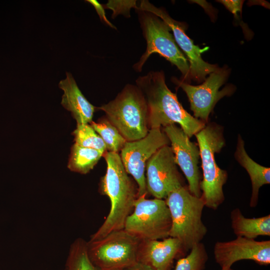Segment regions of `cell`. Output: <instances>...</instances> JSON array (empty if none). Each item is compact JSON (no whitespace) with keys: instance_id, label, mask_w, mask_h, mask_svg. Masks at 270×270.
I'll return each instance as SVG.
<instances>
[{"instance_id":"obj_21","label":"cell","mask_w":270,"mask_h":270,"mask_svg":"<svg viewBox=\"0 0 270 270\" xmlns=\"http://www.w3.org/2000/svg\"><path fill=\"white\" fill-rule=\"evenodd\" d=\"M90 126L103 140L108 152L118 153L121 151L126 140L106 117L97 122H92Z\"/></svg>"},{"instance_id":"obj_4","label":"cell","mask_w":270,"mask_h":270,"mask_svg":"<svg viewBox=\"0 0 270 270\" xmlns=\"http://www.w3.org/2000/svg\"><path fill=\"white\" fill-rule=\"evenodd\" d=\"M171 217L169 236L178 239L185 253L201 242L208 230L202 221L204 202L184 186L170 193L164 200Z\"/></svg>"},{"instance_id":"obj_27","label":"cell","mask_w":270,"mask_h":270,"mask_svg":"<svg viewBox=\"0 0 270 270\" xmlns=\"http://www.w3.org/2000/svg\"><path fill=\"white\" fill-rule=\"evenodd\" d=\"M122 270H154L142 264L139 262H136L134 264Z\"/></svg>"},{"instance_id":"obj_28","label":"cell","mask_w":270,"mask_h":270,"mask_svg":"<svg viewBox=\"0 0 270 270\" xmlns=\"http://www.w3.org/2000/svg\"><path fill=\"white\" fill-rule=\"evenodd\" d=\"M222 270H233L230 268H228V269H222Z\"/></svg>"},{"instance_id":"obj_26","label":"cell","mask_w":270,"mask_h":270,"mask_svg":"<svg viewBox=\"0 0 270 270\" xmlns=\"http://www.w3.org/2000/svg\"><path fill=\"white\" fill-rule=\"evenodd\" d=\"M86 1L94 7L101 21L112 28L116 29V27L107 18L103 5L101 4L96 0H88Z\"/></svg>"},{"instance_id":"obj_13","label":"cell","mask_w":270,"mask_h":270,"mask_svg":"<svg viewBox=\"0 0 270 270\" xmlns=\"http://www.w3.org/2000/svg\"><path fill=\"white\" fill-rule=\"evenodd\" d=\"M162 130L168 138L174 160L188 182V190L194 196H202L200 182L202 176L198 164L200 158L198 146L192 142L180 127L176 124L167 126Z\"/></svg>"},{"instance_id":"obj_15","label":"cell","mask_w":270,"mask_h":270,"mask_svg":"<svg viewBox=\"0 0 270 270\" xmlns=\"http://www.w3.org/2000/svg\"><path fill=\"white\" fill-rule=\"evenodd\" d=\"M184 254L181 242L176 238L143 240L139 244L137 262L154 270H170L174 260Z\"/></svg>"},{"instance_id":"obj_29","label":"cell","mask_w":270,"mask_h":270,"mask_svg":"<svg viewBox=\"0 0 270 270\" xmlns=\"http://www.w3.org/2000/svg\"></svg>"},{"instance_id":"obj_11","label":"cell","mask_w":270,"mask_h":270,"mask_svg":"<svg viewBox=\"0 0 270 270\" xmlns=\"http://www.w3.org/2000/svg\"><path fill=\"white\" fill-rule=\"evenodd\" d=\"M137 10L150 12L168 25L176 43L184 52L188 62L190 80L202 82L207 75L219 68L217 64H209L202 59V54L207 50L208 48H201L194 44L193 40L186 33L184 23L173 19L163 8L156 7L148 0H142Z\"/></svg>"},{"instance_id":"obj_9","label":"cell","mask_w":270,"mask_h":270,"mask_svg":"<svg viewBox=\"0 0 270 270\" xmlns=\"http://www.w3.org/2000/svg\"><path fill=\"white\" fill-rule=\"evenodd\" d=\"M230 72L228 66L219 67L198 86L184 82L176 77L171 80L186 94L194 116L206 124L216 103L224 96H232L236 90V87L232 84L220 90L228 80Z\"/></svg>"},{"instance_id":"obj_23","label":"cell","mask_w":270,"mask_h":270,"mask_svg":"<svg viewBox=\"0 0 270 270\" xmlns=\"http://www.w3.org/2000/svg\"><path fill=\"white\" fill-rule=\"evenodd\" d=\"M208 260L205 246L200 242L193 246L188 255L178 260L174 270H203Z\"/></svg>"},{"instance_id":"obj_22","label":"cell","mask_w":270,"mask_h":270,"mask_svg":"<svg viewBox=\"0 0 270 270\" xmlns=\"http://www.w3.org/2000/svg\"><path fill=\"white\" fill-rule=\"evenodd\" d=\"M75 144L80 146L98 150L104 153L106 148L103 140L88 124H78L73 132Z\"/></svg>"},{"instance_id":"obj_12","label":"cell","mask_w":270,"mask_h":270,"mask_svg":"<svg viewBox=\"0 0 270 270\" xmlns=\"http://www.w3.org/2000/svg\"><path fill=\"white\" fill-rule=\"evenodd\" d=\"M146 170L148 193L154 198L165 200L170 193L185 186L169 145L159 148L150 158Z\"/></svg>"},{"instance_id":"obj_5","label":"cell","mask_w":270,"mask_h":270,"mask_svg":"<svg viewBox=\"0 0 270 270\" xmlns=\"http://www.w3.org/2000/svg\"><path fill=\"white\" fill-rule=\"evenodd\" d=\"M98 108L126 142L144 138L150 130L147 104L136 86L126 84L114 99Z\"/></svg>"},{"instance_id":"obj_8","label":"cell","mask_w":270,"mask_h":270,"mask_svg":"<svg viewBox=\"0 0 270 270\" xmlns=\"http://www.w3.org/2000/svg\"><path fill=\"white\" fill-rule=\"evenodd\" d=\"M140 240L124 229L88 241V252L92 262L100 270H123L137 262Z\"/></svg>"},{"instance_id":"obj_2","label":"cell","mask_w":270,"mask_h":270,"mask_svg":"<svg viewBox=\"0 0 270 270\" xmlns=\"http://www.w3.org/2000/svg\"><path fill=\"white\" fill-rule=\"evenodd\" d=\"M103 156L107 168L100 179L99 192L109 198L110 208L105 220L89 241L100 240L114 231L124 229L137 198L138 188L126 172L120 155L106 151Z\"/></svg>"},{"instance_id":"obj_19","label":"cell","mask_w":270,"mask_h":270,"mask_svg":"<svg viewBox=\"0 0 270 270\" xmlns=\"http://www.w3.org/2000/svg\"><path fill=\"white\" fill-rule=\"evenodd\" d=\"M104 152L74 144L71 148L68 168L72 171L86 174L97 164Z\"/></svg>"},{"instance_id":"obj_10","label":"cell","mask_w":270,"mask_h":270,"mask_svg":"<svg viewBox=\"0 0 270 270\" xmlns=\"http://www.w3.org/2000/svg\"><path fill=\"white\" fill-rule=\"evenodd\" d=\"M170 144L160 128L150 129L144 138L125 143L120 156L126 172L138 184L137 198L148 194L144 174L147 162L159 148Z\"/></svg>"},{"instance_id":"obj_1","label":"cell","mask_w":270,"mask_h":270,"mask_svg":"<svg viewBox=\"0 0 270 270\" xmlns=\"http://www.w3.org/2000/svg\"><path fill=\"white\" fill-rule=\"evenodd\" d=\"M136 84L147 104L150 129L178 124L190 138L204 127L206 124L184 110L168 88L163 70L150 71L138 77Z\"/></svg>"},{"instance_id":"obj_6","label":"cell","mask_w":270,"mask_h":270,"mask_svg":"<svg viewBox=\"0 0 270 270\" xmlns=\"http://www.w3.org/2000/svg\"><path fill=\"white\" fill-rule=\"evenodd\" d=\"M137 13L146 48L139 61L134 65V70L140 72L150 56L156 53L176 66L182 73L180 80L190 84L188 62L176 43L168 25L150 12L137 10Z\"/></svg>"},{"instance_id":"obj_16","label":"cell","mask_w":270,"mask_h":270,"mask_svg":"<svg viewBox=\"0 0 270 270\" xmlns=\"http://www.w3.org/2000/svg\"><path fill=\"white\" fill-rule=\"evenodd\" d=\"M58 87L64 91L61 104L71 112L77 124L91 122L95 107L83 95L70 73L66 72V78L60 82Z\"/></svg>"},{"instance_id":"obj_20","label":"cell","mask_w":270,"mask_h":270,"mask_svg":"<svg viewBox=\"0 0 270 270\" xmlns=\"http://www.w3.org/2000/svg\"><path fill=\"white\" fill-rule=\"evenodd\" d=\"M87 242L78 238L72 244L64 270H100L89 258Z\"/></svg>"},{"instance_id":"obj_17","label":"cell","mask_w":270,"mask_h":270,"mask_svg":"<svg viewBox=\"0 0 270 270\" xmlns=\"http://www.w3.org/2000/svg\"><path fill=\"white\" fill-rule=\"evenodd\" d=\"M234 156L250 176L252 188L250 206L254 208L258 204L260 188L270 184V168L261 166L250 158L246 150L244 140L240 134L238 136Z\"/></svg>"},{"instance_id":"obj_24","label":"cell","mask_w":270,"mask_h":270,"mask_svg":"<svg viewBox=\"0 0 270 270\" xmlns=\"http://www.w3.org/2000/svg\"><path fill=\"white\" fill-rule=\"evenodd\" d=\"M136 0H110L103 6L105 8L112 10V18H114L118 14H123L126 17H130V11L131 8L138 9Z\"/></svg>"},{"instance_id":"obj_14","label":"cell","mask_w":270,"mask_h":270,"mask_svg":"<svg viewBox=\"0 0 270 270\" xmlns=\"http://www.w3.org/2000/svg\"><path fill=\"white\" fill-rule=\"evenodd\" d=\"M216 262L222 269L230 268L236 262L252 260L260 265L270 264V240L257 241L236 236L228 242H218L214 246Z\"/></svg>"},{"instance_id":"obj_3","label":"cell","mask_w":270,"mask_h":270,"mask_svg":"<svg viewBox=\"0 0 270 270\" xmlns=\"http://www.w3.org/2000/svg\"><path fill=\"white\" fill-rule=\"evenodd\" d=\"M194 136L200 150L202 171L200 182L201 196L205 206L216 210L224 200L223 186L228 178V172L218 166L214 156L226 144L224 128L214 122H208Z\"/></svg>"},{"instance_id":"obj_7","label":"cell","mask_w":270,"mask_h":270,"mask_svg":"<svg viewBox=\"0 0 270 270\" xmlns=\"http://www.w3.org/2000/svg\"><path fill=\"white\" fill-rule=\"evenodd\" d=\"M138 197L126 218L124 230L140 240H160L169 237L170 212L164 200Z\"/></svg>"},{"instance_id":"obj_18","label":"cell","mask_w":270,"mask_h":270,"mask_svg":"<svg viewBox=\"0 0 270 270\" xmlns=\"http://www.w3.org/2000/svg\"><path fill=\"white\" fill-rule=\"evenodd\" d=\"M231 225L236 236L255 239L258 236H270V215L256 218H246L238 208L230 213Z\"/></svg>"},{"instance_id":"obj_25","label":"cell","mask_w":270,"mask_h":270,"mask_svg":"<svg viewBox=\"0 0 270 270\" xmlns=\"http://www.w3.org/2000/svg\"><path fill=\"white\" fill-rule=\"evenodd\" d=\"M222 4L234 15L236 20L239 18L238 14H242V7L244 1L241 0H217Z\"/></svg>"}]
</instances>
